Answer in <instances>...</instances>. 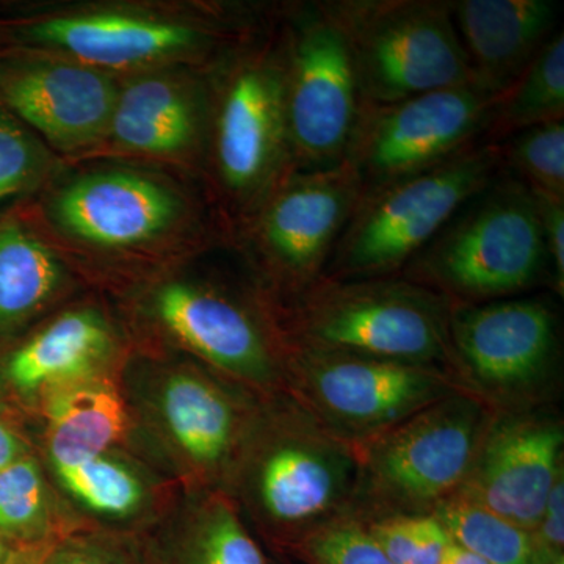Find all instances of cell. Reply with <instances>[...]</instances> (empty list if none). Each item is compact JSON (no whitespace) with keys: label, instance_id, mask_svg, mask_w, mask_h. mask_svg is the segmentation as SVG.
<instances>
[{"label":"cell","instance_id":"83f0119b","mask_svg":"<svg viewBox=\"0 0 564 564\" xmlns=\"http://www.w3.org/2000/svg\"><path fill=\"white\" fill-rule=\"evenodd\" d=\"M496 144L503 172L530 192L564 198V121L534 126Z\"/></svg>","mask_w":564,"mask_h":564},{"label":"cell","instance_id":"5bb4252c","mask_svg":"<svg viewBox=\"0 0 564 564\" xmlns=\"http://www.w3.org/2000/svg\"><path fill=\"white\" fill-rule=\"evenodd\" d=\"M240 54L212 111L215 173L231 202L254 212L293 172L280 43Z\"/></svg>","mask_w":564,"mask_h":564},{"label":"cell","instance_id":"484cf974","mask_svg":"<svg viewBox=\"0 0 564 564\" xmlns=\"http://www.w3.org/2000/svg\"><path fill=\"white\" fill-rule=\"evenodd\" d=\"M564 120V35L554 33L494 107L485 143Z\"/></svg>","mask_w":564,"mask_h":564},{"label":"cell","instance_id":"9a60e30c","mask_svg":"<svg viewBox=\"0 0 564 564\" xmlns=\"http://www.w3.org/2000/svg\"><path fill=\"white\" fill-rule=\"evenodd\" d=\"M131 347L102 306L69 303L0 351V403L35 422L52 397L117 377Z\"/></svg>","mask_w":564,"mask_h":564},{"label":"cell","instance_id":"30bf717a","mask_svg":"<svg viewBox=\"0 0 564 564\" xmlns=\"http://www.w3.org/2000/svg\"><path fill=\"white\" fill-rule=\"evenodd\" d=\"M280 50L293 172L340 165L362 98L350 41L332 2L292 7Z\"/></svg>","mask_w":564,"mask_h":564},{"label":"cell","instance_id":"f1b7e54d","mask_svg":"<svg viewBox=\"0 0 564 564\" xmlns=\"http://www.w3.org/2000/svg\"><path fill=\"white\" fill-rule=\"evenodd\" d=\"M364 524L393 564H443L452 544L434 514L388 516Z\"/></svg>","mask_w":564,"mask_h":564},{"label":"cell","instance_id":"6da1fadb","mask_svg":"<svg viewBox=\"0 0 564 564\" xmlns=\"http://www.w3.org/2000/svg\"><path fill=\"white\" fill-rule=\"evenodd\" d=\"M355 445L329 433L288 389L263 393L221 492L262 545L282 555L351 513Z\"/></svg>","mask_w":564,"mask_h":564},{"label":"cell","instance_id":"8992f818","mask_svg":"<svg viewBox=\"0 0 564 564\" xmlns=\"http://www.w3.org/2000/svg\"><path fill=\"white\" fill-rule=\"evenodd\" d=\"M494 414L466 389L448 393L373 440L355 445L352 518L433 514L462 489Z\"/></svg>","mask_w":564,"mask_h":564},{"label":"cell","instance_id":"cb8c5ba5","mask_svg":"<svg viewBox=\"0 0 564 564\" xmlns=\"http://www.w3.org/2000/svg\"><path fill=\"white\" fill-rule=\"evenodd\" d=\"M207 120L206 104L191 82L150 74L118 91L109 132L124 150L172 158L198 150Z\"/></svg>","mask_w":564,"mask_h":564},{"label":"cell","instance_id":"3957f363","mask_svg":"<svg viewBox=\"0 0 564 564\" xmlns=\"http://www.w3.org/2000/svg\"><path fill=\"white\" fill-rule=\"evenodd\" d=\"M132 325L143 343L191 356L261 393L285 389V345L278 303L262 284L221 278L165 276L131 296Z\"/></svg>","mask_w":564,"mask_h":564},{"label":"cell","instance_id":"44dd1931","mask_svg":"<svg viewBox=\"0 0 564 564\" xmlns=\"http://www.w3.org/2000/svg\"><path fill=\"white\" fill-rule=\"evenodd\" d=\"M135 543L140 564H269L261 541L215 489L180 486Z\"/></svg>","mask_w":564,"mask_h":564},{"label":"cell","instance_id":"74e56055","mask_svg":"<svg viewBox=\"0 0 564 564\" xmlns=\"http://www.w3.org/2000/svg\"><path fill=\"white\" fill-rule=\"evenodd\" d=\"M13 545L6 543V541L0 540V564H9L11 555L14 552Z\"/></svg>","mask_w":564,"mask_h":564},{"label":"cell","instance_id":"d590c367","mask_svg":"<svg viewBox=\"0 0 564 564\" xmlns=\"http://www.w3.org/2000/svg\"><path fill=\"white\" fill-rule=\"evenodd\" d=\"M443 564H489L486 563L485 560H481L480 556L473 554V552L466 551V549L462 547L452 541V544L448 545L447 552H445Z\"/></svg>","mask_w":564,"mask_h":564},{"label":"cell","instance_id":"d6986e66","mask_svg":"<svg viewBox=\"0 0 564 564\" xmlns=\"http://www.w3.org/2000/svg\"><path fill=\"white\" fill-rule=\"evenodd\" d=\"M44 470L77 529L124 536L147 530L180 488L129 444Z\"/></svg>","mask_w":564,"mask_h":564},{"label":"cell","instance_id":"277c9868","mask_svg":"<svg viewBox=\"0 0 564 564\" xmlns=\"http://www.w3.org/2000/svg\"><path fill=\"white\" fill-rule=\"evenodd\" d=\"M452 307L441 293L402 276L322 278L278 304L288 347L440 367L455 375Z\"/></svg>","mask_w":564,"mask_h":564},{"label":"cell","instance_id":"f35d334b","mask_svg":"<svg viewBox=\"0 0 564 564\" xmlns=\"http://www.w3.org/2000/svg\"><path fill=\"white\" fill-rule=\"evenodd\" d=\"M269 564H289L282 558L281 555L274 554L273 556H269Z\"/></svg>","mask_w":564,"mask_h":564},{"label":"cell","instance_id":"7a4b0ae2","mask_svg":"<svg viewBox=\"0 0 564 564\" xmlns=\"http://www.w3.org/2000/svg\"><path fill=\"white\" fill-rule=\"evenodd\" d=\"M117 383L133 451L181 488L221 491L263 393L191 356L133 345Z\"/></svg>","mask_w":564,"mask_h":564},{"label":"cell","instance_id":"1f68e13d","mask_svg":"<svg viewBox=\"0 0 564 564\" xmlns=\"http://www.w3.org/2000/svg\"><path fill=\"white\" fill-rule=\"evenodd\" d=\"M40 564H140L135 536L79 529L58 538Z\"/></svg>","mask_w":564,"mask_h":564},{"label":"cell","instance_id":"d6a6232c","mask_svg":"<svg viewBox=\"0 0 564 564\" xmlns=\"http://www.w3.org/2000/svg\"><path fill=\"white\" fill-rule=\"evenodd\" d=\"M533 193V192H532ZM540 212L541 232L549 267V285L563 299L564 293V198L533 193Z\"/></svg>","mask_w":564,"mask_h":564},{"label":"cell","instance_id":"8fae6325","mask_svg":"<svg viewBox=\"0 0 564 564\" xmlns=\"http://www.w3.org/2000/svg\"><path fill=\"white\" fill-rule=\"evenodd\" d=\"M285 389L329 433L359 445L464 388L440 367L288 347Z\"/></svg>","mask_w":564,"mask_h":564},{"label":"cell","instance_id":"8d00e7d4","mask_svg":"<svg viewBox=\"0 0 564 564\" xmlns=\"http://www.w3.org/2000/svg\"><path fill=\"white\" fill-rule=\"evenodd\" d=\"M51 544L36 545V547H17L9 564H40L44 552L47 551Z\"/></svg>","mask_w":564,"mask_h":564},{"label":"cell","instance_id":"4dcf8cb0","mask_svg":"<svg viewBox=\"0 0 564 564\" xmlns=\"http://www.w3.org/2000/svg\"><path fill=\"white\" fill-rule=\"evenodd\" d=\"M51 158L31 129L0 106V203L39 187Z\"/></svg>","mask_w":564,"mask_h":564},{"label":"cell","instance_id":"7c38bea8","mask_svg":"<svg viewBox=\"0 0 564 564\" xmlns=\"http://www.w3.org/2000/svg\"><path fill=\"white\" fill-rule=\"evenodd\" d=\"M500 93L480 82L362 102L344 162L362 188L426 172L485 140Z\"/></svg>","mask_w":564,"mask_h":564},{"label":"cell","instance_id":"ffe728a7","mask_svg":"<svg viewBox=\"0 0 564 564\" xmlns=\"http://www.w3.org/2000/svg\"><path fill=\"white\" fill-rule=\"evenodd\" d=\"M24 46L61 51L93 68H132L209 50L214 33L188 22L90 13L11 25Z\"/></svg>","mask_w":564,"mask_h":564},{"label":"cell","instance_id":"e0dca14e","mask_svg":"<svg viewBox=\"0 0 564 564\" xmlns=\"http://www.w3.org/2000/svg\"><path fill=\"white\" fill-rule=\"evenodd\" d=\"M118 91L109 74L84 63L0 54V106L63 151L109 132Z\"/></svg>","mask_w":564,"mask_h":564},{"label":"cell","instance_id":"4fadbf2b","mask_svg":"<svg viewBox=\"0 0 564 564\" xmlns=\"http://www.w3.org/2000/svg\"><path fill=\"white\" fill-rule=\"evenodd\" d=\"M362 191L343 162L289 173L252 212L251 250L274 302H291L322 280Z\"/></svg>","mask_w":564,"mask_h":564},{"label":"cell","instance_id":"7402d4cb","mask_svg":"<svg viewBox=\"0 0 564 564\" xmlns=\"http://www.w3.org/2000/svg\"><path fill=\"white\" fill-rule=\"evenodd\" d=\"M456 32L475 77L502 93L558 32L554 0H451Z\"/></svg>","mask_w":564,"mask_h":564},{"label":"cell","instance_id":"52a82bcc","mask_svg":"<svg viewBox=\"0 0 564 564\" xmlns=\"http://www.w3.org/2000/svg\"><path fill=\"white\" fill-rule=\"evenodd\" d=\"M502 172L499 144H475L426 172L362 191L323 278L400 276L464 204Z\"/></svg>","mask_w":564,"mask_h":564},{"label":"cell","instance_id":"ab89813d","mask_svg":"<svg viewBox=\"0 0 564 564\" xmlns=\"http://www.w3.org/2000/svg\"><path fill=\"white\" fill-rule=\"evenodd\" d=\"M552 564H564V556H560V558L555 560V562Z\"/></svg>","mask_w":564,"mask_h":564},{"label":"cell","instance_id":"f546056e","mask_svg":"<svg viewBox=\"0 0 564 564\" xmlns=\"http://www.w3.org/2000/svg\"><path fill=\"white\" fill-rule=\"evenodd\" d=\"M282 555L304 564H393L366 524L348 514L317 527Z\"/></svg>","mask_w":564,"mask_h":564},{"label":"cell","instance_id":"ac0fdd59","mask_svg":"<svg viewBox=\"0 0 564 564\" xmlns=\"http://www.w3.org/2000/svg\"><path fill=\"white\" fill-rule=\"evenodd\" d=\"M55 223L74 239L111 251L158 242L185 215L184 199L150 174L107 170L84 174L51 204Z\"/></svg>","mask_w":564,"mask_h":564},{"label":"cell","instance_id":"2e32d148","mask_svg":"<svg viewBox=\"0 0 564 564\" xmlns=\"http://www.w3.org/2000/svg\"><path fill=\"white\" fill-rule=\"evenodd\" d=\"M562 475L564 423L555 411H494L458 492L533 532Z\"/></svg>","mask_w":564,"mask_h":564},{"label":"cell","instance_id":"ba28073f","mask_svg":"<svg viewBox=\"0 0 564 564\" xmlns=\"http://www.w3.org/2000/svg\"><path fill=\"white\" fill-rule=\"evenodd\" d=\"M451 344L459 384L494 411L549 406L558 389L560 317L544 296L454 304Z\"/></svg>","mask_w":564,"mask_h":564},{"label":"cell","instance_id":"e575fe53","mask_svg":"<svg viewBox=\"0 0 564 564\" xmlns=\"http://www.w3.org/2000/svg\"><path fill=\"white\" fill-rule=\"evenodd\" d=\"M36 454L35 422L0 403V470Z\"/></svg>","mask_w":564,"mask_h":564},{"label":"cell","instance_id":"603a6c76","mask_svg":"<svg viewBox=\"0 0 564 564\" xmlns=\"http://www.w3.org/2000/svg\"><path fill=\"white\" fill-rule=\"evenodd\" d=\"M79 281L50 245L17 218L0 220V351L68 306Z\"/></svg>","mask_w":564,"mask_h":564},{"label":"cell","instance_id":"4316f807","mask_svg":"<svg viewBox=\"0 0 564 564\" xmlns=\"http://www.w3.org/2000/svg\"><path fill=\"white\" fill-rule=\"evenodd\" d=\"M454 543L489 564H534L532 533L456 492L434 510Z\"/></svg>","mask_w":564,"mask_h":564},{"label":"cell","instance_id":"d4e9b609","mask_svg":"<svg viewBox=\"0 0 564 564\" xmlns=\"http://www.w3.org/2000/svg\"><path fill=\"white\" fill-rule=\"evenodd\" d=\"M74 524L39 454L0 470V540L13 547L54 543Z\"/></svg>","mask_w":564,"mask_h":564},{"label":"cell","instance_id":"5b68a950","mask_svg":"<svg viewBox=\"0 0 564 564\" xmlns=\"http://www.w3.org/2000/svg\"><path fill=\"white\" fill-rule=\"evenodd\" d=\"M400 276L454 304L513 299L549 285L533 193L502 170L456 212Z\"/></svg>","mask_w":564,"mask_h":564},{"label":"cell","instance_id":"9c48e42d","mask_svg":"<svg viewBox=\"0 0 564 564\" xmlns=\"http://www.w3.org/2000/svg\"><path fill=\"white\" fill-rule=\"evenodd\" d=\"M348 41L362 102L402 101L478 82L451 0H329Z\"/></svg>","mask_w":564,"mask_h":564},{"label":"cell","instance_id":"836d02e7","mask_svg":"<svg viewBox=\"0 0 564 564\" xmlns=\"http://www.w3.org/2000/svg\"><path fill=\"white\" fill-rule=\"evenodd\" d=\"M534 564H552L564 556V475L549 494L543 516L533 530Z\"/></svg>","mask_w":564,"mask_h":564}]
</instances>
